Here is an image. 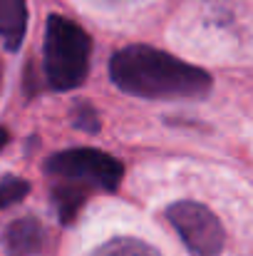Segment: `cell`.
Listing matches in <instances>:
<instances>
[{"instance_id": "6da1fadb", "label": "cell", "mask_w": 253, "mask_h": 256, "mask_svg": "<svg viewBox=\"0 0 253 256\" xmlns=\"http://www.w3.org/2000/svg\"><path fill=\"white\" fill-rule=\"evenodd\" d=\"M109 78L122 92L144 100L204 97L211 90V75L206 70L139 42L112 55Z\"/></svg>"}, {"instance_id": "7a4b0ae2", "label": "cell", "mask_w": 253, "mask_h": 256, "mask_svg": "<svg viewBox=\"0 0 253 256\" xmlns=\"http://www.w3.org/2000/svg\"><path fill=\"white\" fill-rule=\"evenodd\" d=\"M89 55L92 40L75 20L65 15L47 18L42 65L52 90L67 92L82 85L89 72Z\"/></svg>"}, {"instance_id": "3957f363", "label": "cell", "mask_w": 253, "mask_h": 256, "mask_svg": "<svg viewBox=\"0 0 253 256\" xmlns=\"http://www.w3.org/2000/svg\"><path fill=\"white\" fill-rule=\"evenodd\" d=\"M45 172L55 182L75 184L92 194V192L119 189L122 176H124V164L102 150L72 147V150H62V152L52 154L45 162Z\"/></svg>"}, {"instance_id": "277c9868", "label": "cell", "mask_w": 253, "mask_h": 256, "mask_svg": "<svg viewBox=\"0 0 253 256\" xmlns=\"http://www.w3.org/2000/svg\"><path fill=\"white\" fill-rule=\"evenodd\" d=\"M169 224L181 236L186 252L191 256H221L226 244V232L221 219L199 202L184 199L174 202L167 209Z\"/></svg>"}, {"instance_id": "5b68a950", "label": "cell", "mask_w": 253, "mask_h": 256, "mask_svg": "<svg viewBox=\"0 0 253 256\" xmlns=\"http://www.w3.org/2000/svg\"><path fill=\"white\" fill-rule=\"evenodd\" d=\"M45 244V229L35 216H20L2 232V249L7 256H37Z\"/></svg>"}, {"instance_id": "8992f818", "label": "cell", "mask_w": 253, "mask_h": 256, "mask_svg": "<svg viewBox=\"0 0 253 256\" xmlns=\"http://www.w3.org/2000/svg\"><path fill=\"white\" fill-rule=\"evenodd\" d=\"M27 32V2L0 0V40L7 50H17Z\"/></svg>"}, {"instance_id": "52a82bcc", "label": "cell", "mask_w": 253, "mask_h": 256, "mask_svg": "<svg viewBox=\"0 0 253 256\" xmlns=\"http://www.w3.org/2000/svg\"><path fill=\"white\" fill-rule=\"evenodd\" d=\"M87 196H89V192L75 186V184H65V182H55L52 184V204H55L57 219L65 226H70L75 222V216L80 214Z\"/></svg>"}, {"instance_id": "ba28073f", "label": "cell", "mask_w": 253, "mask_h": 256, "mask_svg": "<svg viewBox=\"0 0 253 256\" xmlns=\"http://www.w3.org/2000/svg\"><path fill=\"white\" fill-rule=\"evenodd\" d=\"M92 256H159L157 249H152L147 242L134 236H117L104 242L99 249H94Z\"/></svg>"}, {"instance_id": "9c48e42d", "label": "cell", "mask_w": 253, "mask_h": 256, "mask_svg": "<svg viewBox=\"0 0 253 256\" xmlns=\"http://www.w3.org/2000/svg\"><path fill=\"white\" fill-rule=\"evenodd\" d=\"M30 194V182L15 174L0 176V209H7L12 204H20Z\"/></svg>"}, {"instance_id": "30bf717a", "label": "cell", "mask_w": 253, "mask_h": 256, "mask_svg": "<svg viewBox=\"0 0 253 256\" xmlns=\"http://www.w3.org/2000/svg\"><path fill=\"white\" fill-rule=\"evenodd\" d=\"M72 124H75L77 130H82V132L94 134V132L99 130V117L94 114V110H92L87 102H82V104H77L75 112H72Z\"/></svg>"}, {"instance_id": "8fae6325", "label": "cell", "mask_w": 253, "mask_h": 256, "mask_svg": "<svg viewBox=\"0 0 253 256\" xmlns=\"http://www.w3.org/2000/svg\"><path fill=\"white\" fill-rule=\"evenodd\" d=\"M7 140H10V134H7V130H5V127H0V152L5 150V144H7Z\"/></svg>"}, {"instance_id": "7c38bea8", "label": "cell", "mask_w": 253, "mask_h": 256, "mask_svg": "<svg viewBox=\"0 0 253 256\" xmlns=\"http://www.w3.org/2000/svg\"><path fill=\"white\" fill-rule=\"evenodd\" d=\"M104 2H122V0H104Z\"/></svg>"}, {"instance_id": "4fadbf2b", "label": "cell", "mask_w": 253, "mask_h": 256, "mask_svg": "<svg viewBox=\"0 0 253 256\" xmlns=\"http://www.w3.org/2000/svg\"><path fill=\"white\" fill-rule=\"evenodd\" d=\"M0 78H2V70H0Z\"/></svg>"}]
</instances>
